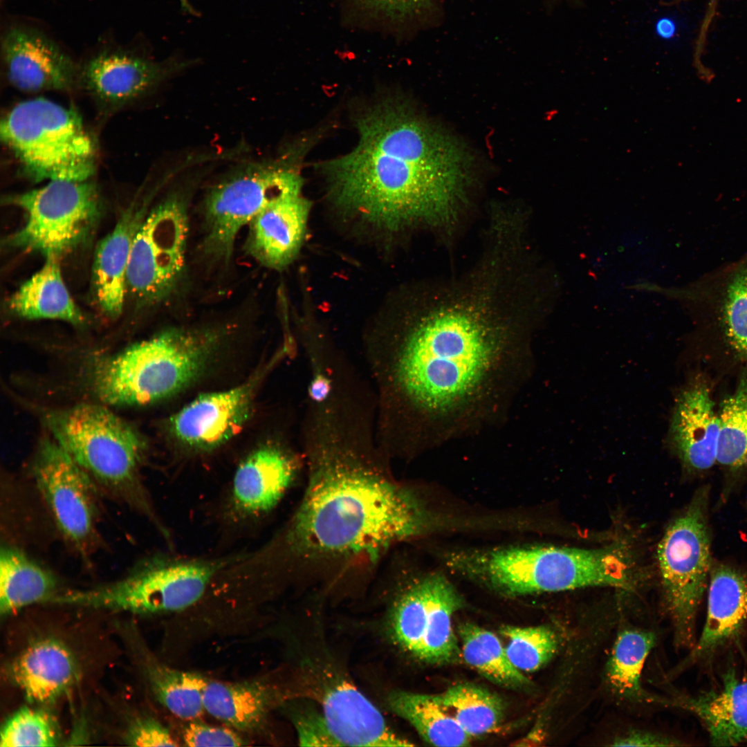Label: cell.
<instances>
[{"label": "cell", "mask_w": 747, "mask_h": 747, "mask_svg": "<svg viewBox=\"0 0 747 747\" xmlns=\"http://www.w3.org/2000/svg\"><path fill=\"white\" fill-rule=\"evenodd\" d=\"M59 735L47 712L28 707L19 709L5 723L1 732V747L55 746Z\"/></svg>", "instance_id": "obj_37"}, {"label": "cell", "mask_w": 747, "mask_h": 747, "mask_svg": "<svg viewBox=\"0 0 747 747\" xmlns=\"http://www.w3.org/2000/svg\"><path fill=\"white\" fill-rule=\"evenodd\" d=\"M10 675L28 700L46 703L71 688L77 681L78 667L64 643L44 638L30 645L14 660Z\"/></svg>", "instance_id": "obj_22"}, {"label": "cell", "mask_w": 747, "mask_h": 747, "mask_svg": "<svg viewBox=\"0 0 747 747\" xmlns=\"http://www.w3.org/2000/svg\"><path fill=\"white\" fill-rule=\"evenodd\" d=\"M720 431L719 413L708 389L690 387L679 397L670 426V441L684 463L705 470L717 461Z\"/></svg>", "instance_id": "obj_21"}, {"label": "cell", "mask_w": 747, "mask_h": 747, "mask_svg": "<svg viewBox=\"0 0 747 747\" xmlns=\"http://www.w3.org/2000/svg\"><path fill=\"white\" fill-rule=\"evenodd\" d=\"M212 329L171 328L100 360L90 378L95 396L111 405H143L196 380L218 349Z\"/></svg>", "instance_id": "obj_5"}, {"label": "cell", "mask_w": 747, "mask_h": 747, "mask_svg": "<svg viewBox=\"0 0 747 747\" xmlns=\"http://www.w3.org/2000/svg\"><path fill=\"white\" fill-rule=\"evenodd\" d=\"M676 702L701 720L712 746H735L747 739V680L730 672L719 690Z\"/></svg>", "instance_id": "obj_25"}, {"label": "cell", "mask_w": 747, "mask_h": 747, "mask_svg": "<svg viewBox=\"0 0 747 747\" xmlns=\"http://www.w3.org/2000/svg\"><path fill=\"white\" fill-rule=\"evenodd\" d=\"M294 451L266 444L250 452L235 470L229 506L239 519H255L268 514L280 501L298 470Z\"/></svg>", "instance_id": "obj_18"}, {"label": "cell", "mask_w": 747, "mask_h": 747, "mask_svg": "<svg viewBox=\"0 0 747 747\" xmlns=\"http://www.w3.org/2000/svg\"><path fill=\"white\" fill-rule=\"evenodd\" d=\"M132 210L98 243L94 257L92 284L97 303L107 316L115 318L123 309L132 241L145 216Z\"/></svg>", "instance_id": "obj_23"}, {"label": "cell", "mask_w": 747, "mask_h": 747, "mask_svg": "<svg viewBox=\"0 0 747 747\" xmlns=\"http://www.w3.org/2000/svg\"><path fill=\"white\" fill-rule=\"evenodd\" d=\"M322 718L335 746H409L378 709L357 688L340 682L322 701Z\"/></svg>", "instance_id": "obj_20"}, {"label": "cell", "mask_w": 747, "mask_h": 747, "mask_svg": "<svg viewBox=\"0 0 747 747\" xmlns=\"http://www.w3.org/2000/svg\"><path fill=\"white\" fill-rule=\"evenodd\" d=\"M490 293L477 288L446 297L403 333L369 344L383 445L419 444L433 423L465 415L493 389L513 332Z\"/></svg>", "instance_id": "obj_1"}, {"label": "cell", "mask_w": 747, "mask_h": 747, "mask_svg": "<svg viewBox=\"0 0 747 747\" xmlns=\"http://www.w3.org/2000/svg\"><path fill=\"white\" fill-rule=\"evenodd\" d=\"M656 641L654 633L625 629L617 636L606 665V678L611 689L630 701H654L641 685L645 661Z\"/></svg>", "instance_id": "obj_31"}, {"label": "cell", "mask_w": 747, "mask_h": 747, "mask_svg": "<svg viewBox=\"0 0 747 747\" xmlns=\"http://www.w3.org/2000/svg\"><path fill=\"white\" fill-rule=\"evenodd\" d=\"M46 423L55 441L96 485L152 515L138 473L145 443L134 427L96 404L55 410L47 414Z\"/></svg>", "instance_id": "obj_6"}, {"label": "cell", "mask_w": 747, "mask_h": 747, "mask_svg": "<svg viewBox=\"0 0 747 747\" xmlns=\"http://www.w3.org/2000/svg\"><path fill=\"white\" fill-rule=\"evenodd\" d=\"M57 581L49 570L16 547L5 545L0 551V612L8 616L34 603L50 601Z\"/></svg>", "instance_id": "obj_28"}, {"label": "cell", "mask_w": 747, "mask_h": 747, "mask_svg": "<svg viewBox=\"0 0 747 747\" xmlns=\"http://www.w3.org/2000/svg\"><path fill=\"white\" fill-rule=\"evenodd\" d=\"M228 560L154 557L124 578L59 593L53 603L137 614L178 611L198 602Z\"/></svg>", "instance_id": "obj_8"}, {"label": "cell", "mask_w": 747, "mask_h": 747, "mask_svg": "<svg viewBox=\"0 0 747 747\" xmlns=\"http://www.w3.org/2000/svg\"><path fill=\"white\" fill-rule=\"evenodd\" d=\"M450 563L513 596L598 586L629 589L633 582L629 561L615 548L511 547L454 555Z\"/></svg>", "instance_id": "obj_4"}, {"label": "cell", "mask_w": 747, "mask_h": 747, "mask_svg": "<svg viewBox=\"0 0 747 747\" xmlns=\"http://www.w3.org/2000/svg\"><path fill=\"white\" fill-rule=\"evenodd\" d=\"M303 444L308 483L285 537L295 555L374 559L427 530L418 499L379 465L385 455L374 436L317 434Z\"/></svg>", "instance_id": "obj_3"}, {"label": "cell", "mask_w": 747, "mask_h": 747, "mask_svg": "<svg viewBox=\"0 0 747 747\" xmlns=\"http://www.w3.org/2000/svg\"><path fill=\"white\" fill-rule=\"evenodd\" d=\"M677 26L675 21L671 19H662L656 25V30L660 36L669 39L676 33Z\"/></svg>", "instance_id": "obj_43"}, {"label": "cell", "mask_w": 747, "mask_h": 747, "mask_svg": "<svg viewBox=\"0 0 747 747\" xmlns=\"http://www.w3.org/2000/svg\"><path fill=\"white\" fill-rule=\"evenodd\" d=\"M458 632L464 661L482 676L508 688H522L530 684L523 672L511 663L495 634L471 622L459 625Z\"/></svg>", "instance_id": "obj_32"}, {"label": "cell", "mask_w": 747, "mask_h": 747, "mask_svg": "<svg viewBox=\"0 0 747 747\" xmlns=\"http://www.w3.org/2000/svg\"><path fill=\"white\" fill-rule=\"evenodd\" d=\"M424 578L427 610L418 658L436 664L453 663L459 658L461 650L452 629V619L454 612L461 607L462 598L442 574L432 573Z\"/></svg>", "instance_id": "obj_29"}, {"label": "cell", "mask_w": 747, "mask_h": 747, "mask_svg": "<svg viewBox=\"0 0 747 747\" xmlns=\"http://www.w3.org/2000/svg\"><path fill=\"white\" fill-rule=\"evenodd\" d=\"M706 495L699 493L687 510L672 522L658 547L664 600L675 642L693 643L697 611L710 566Z\"/></svg>", "instance_id": "obj_12"}, {"label": "cell", "mask_w": 747, "mask_h": 747, "mask_svg": "<svg viewBox=\"0 0 747 747\" xmlns=\"http://www.w3.org/2000/svg\"><path fill=\"white\" fill-rule=\"evenodd\" d=\"M501 633L508 640L505 649L510 661L522 672L542 667L558 649L559 638L547 626L506 625L502 627Z\"/></svg>", "instance_id": "obj_36"}, {"label": "cell", "mask_w": 747, "mask_h": 747, "mask_svg": "<svg viewBox=\"0 0 747 747\" xmlns=\"http://www.w3.org/2000/svg\"><path fill=\"white\" fill-rule=\"evenodd\" d=\"M57 259L46 257L42 267L11 295L8 304L14 314L28 320L83 322V314L65 285Z\"/></svg>", "instance_id": "obj_27"}, {"label": "cell", "mask_w": 747, "mask_h": 747, "mask_svg": "<svg viewBox=\"0 0 747 747\" xmlns=\"http://www.w3.org/2000/svg\"><path fill=\"white\" fill-rule=\"evenodd\" d=\"M365 10L391 20H403L420 15L432 0H356Z\"/></svg>", "instance_id": "obj_40"}, {"label": "cell", "mask_w": 747, "mask_h": 747, "mask_svg": "<svg viewBox=\"0 0 747 747\" xmlns=\"http://www.w3.org/2000/svg\"><path fill=\"white\" fill-rule=\"evenodd\" d=\"M8 82L28 93L68 91L78 86L79 66L53 39L36 28L12 25L1 37Z\"/></svg>", "instance_id": "obj_17"}, {"label": "cell", "mask_w": 747, "mask_h": 747, "mask_svg": "<svg viewBox=\"0 0 747 747\" xmlns=\"http://www.w3.org/2000/svg\"><path fill=\"white\" fill-rule=\"evenodd\" d=\"M0 136L33 181H88L95 171V144L82 118L48 99L14 106L1 119Z\"/></svg>", "instance_id": "obj_7"}, {"label": "cell", "mask_w": 747, "mask_h": 747, "mask_svg": "<svg viewBox=\"0 0 747 747\" xmlns=\"http://www.w3.org/2000/svg\"><path fill=\"white\" fill-rule=\"evenodd\" d=\"M300 746H335L320 714L305 713L295 719Z\"/></svg>", "instance_id": "obj_41"}, {"label": "cell", "mask_w": 747, "mask_h": 747, "mask_svg": "<svg viewBox=\"0 0 747 747\" xmlns=\"http://www.w3.org/2000/svg\"><path fill=\"white\" fill-rule=\"evenodd\" d=\"M205 711L230 727L255 731L265 723L275 702V692L261 681L225 682L207 679Z\"/></svg>", "instance_id": "obj_26"}, {"label": "cell", "mask_w": 747, "mask_h": 747, "mask_svg": "<svg viewBox=\"0 0 747 747\" xmlns=\"http://www.w3.org/2000/svg\"><path fill=\"white\" fill-rule=\"evenodd\" d=\"M311 205L302 192L282 196L267 205L247 226V254L270 269L287 267L304 240Z\"/></svg>", "instance_id": "obj_19"}, {"label": "cell", "mask_w": 747, "mask_h": 747, "mask_svg": "<svg viewBox=\"0 0 747 747\" xmlns=\"http://www.w3.org/2000/svg\"><path fill=\"white\" fill-rule=\"evenodd\" d=\"M690 315L747 358V253L709 271L680 291Z\"/></svg>", "instance_id": "obj_15"}, {"label": "cell", "mask_w": 747, "mask_h": 747, "mask_svg": "<svg viewBox=\"0 0 747 747\" xmlns=\"http://www.w3.org/2000/svg\"><path fill=\"white\" fill-rule=\"evenodd\" d=\"M356 128V147L320 166L339 206L390 230L453 221L474 177L458 139L398 100L371 107Z\"/></svg>", "instance_id": "obj_2"}, {"label": "cell", "mask_w": 747, "mask_h": 747, "mask_svg": "<svg viewBox=\"0 0 747 747\" xmlns=\"http://www.w3.org/2000/svg\"><path fill=\"white\" fill-rule=\"evenodd\" d=\"M720 431L717 461L730 468L747 465V377L725 399L719 412Z\"/></svg>", "instance_id": "obj_35"}, {"label": "cell", "mask_w": 747, "mask_h": 747, "mask_svg": "<svg viewBox=\"0 0 747 747\" xmlns=\"http://www.w3.org/2000/svg\"><path fill=\"white\" fill-rule=\"evenodd\" d=\"M190 63L178 57L155 61L138 51L104 47L80 65L78 86L101 111L111 113L144 97Z\"/></svg>", "instance_id": "obj_14"}, {"label": "cell", "mask_w": 747, "mask_h": 747, "mask_svg": "<svg viewBox=\"0 0 747 747\" xmlns=\"http://www.w3.org/2000/svg\"><path fill=\"white\" fill-rule=\"evenodd\" d=\"M126 741L133 746H179L167 727L150 717L136 720L127 731Z\"/></svg>", "instance_id": "obj_39"}, {"label": "cell", "mask_w": 747, "mask_h": 747, "mask_svg": "<svg viewBox=\"0 0 747 747\" xmlns=\"http://www.w3.org/2000/svg\"><path fill=\"white\" fill-rule=\"evenodd\" d=\"M681 744L667 737L646 731L629 732L612 741L614 746H673Z\"/></svg>", "instance_id": "obj_42"}, {"label": "cell", "mask_w": 747, "mask_h": 747, "mask_svg": "<svg viewBox=\"0 0 747 747\" xmlns=\"http://www.w3.org/2000/svg\"><path fill=\"white\" fill-rule=\"evenodd\" d=\"M436 696L472 738L493 732L504 719L502 699L480 685L459 683Z\"/></svg>", "instance_id": "obj_33"}, {"label": "cell", "mask_w": 747, "mask_h": 747, "mask_svg": "<svg viewBox=\"0 0 747 747\" xmlns=\"http://www.w3.org/2000/svg\"><path fill=\"white\" fill-rule=\"evenodd\" d=\"M747 620V576L730 567L712 570L706 619L689 661L713 650L735 636Z\"/></svg>", "instance_id": "obj_24"}, {"label": "cell", "mask_w": 747, "mask_h": 747, "mask_svg": "<svg viewBox=\"0 0 747 747\" xmlns=\"http://www.w3.org/2000/svg\"><path fill=\"white\" fill-rule=\"evenodd\" d=\"M299 149L277 160L241 166L209 190L202 243L208 257L228 263L239 234L262 210L282 196L302 192Z\"/></svg>", "instance_id": "obj_9"}, {"label": "cell", "mask_w": 747, "mask_h": 747, "mask_svg": "<svg viewBox=\"0 0 747 747\" xmlns=\"http://www.w3.org/2000/svg\"><path fill=\"white\" fill-rule=\"evenodd\" d=\"M146 671L156 699L174 716L192 721L205 712L203 694L206 678L156 661L147 663Z\"/></svg>", "instance_id": "obj_34"}, {"label": "cell", "mask_w": 747, "mask_h": 747, "mask_svg": "<svg viewBox=\"0 0 747 747\" xmlns=\"http://www.w3.org/2000/svg\"><path fill=\"white\" fill-rule=\"evenodd\" d=\"M33 478L57 528L82 554L97 539L96 483L55 441H43L36 453Z\"/></svg>", "instance_id": "obj_13"}, {"label": "cell", "mask_w": 747, "mask_h": 747, "mask_svg": "<svg viewBox=\"0 0 747 747\" xmlns=\"http://www.w3.org/2000/svg\"><path fill=\"white\" fill-rule=\"evenodd\" d=\"M7 201L26 216L23 226L8 238V245L46 257H59L82 243L101 212L98 188L89 180L50 181Z\"/></svg>", "instance_id": "obj_11"}, {"label": "cell", "mask_w": 747, "mask_h": 747, "mask_svg": "<svg viewBox=\"0 0 747 747\" xmlns=\"http://www.w3.org/2000/svg\"><path fill=\"white\" fill-rule=\"evenodd\" d=\"M190 192L175 188L140 221L132 241L127 288L142 304L170 299L182 284L189 236Z\"/></svg>", "instance_id": "obj_10"}, {"label": "cell", "mask_w": 747, "mask_h": 747, "mask_svg": "<svg viewBox=\"0 0 747 747\" xmlns=\"http://www.w3.org/2000/svg\"><path fill=\"white\" fill-rule=\"evenodd\" d=\"M387 702L395 714L408 721L425 741L433 746H465L472 739L436 695L394 691L388 696Z\"/></svg>", "instance_id": "obj_30"}, {"label": "cell", "mask_w": 747, "mask_h": 747, "mask_svg": "<svg viewBox=\"0 0 747 747\" xmlns=\"http://www.w3.org/2000/svg\"><path fill=\"white\" fill-rule=\"evenodd\" d=\"M266 367L231 389L199 396L169 421L172 436L182 445L198 452L210 451L227 442L247 421L255 393Z\"/></svg>", "instance_id": "obj_16"}, {"label": "cell", "mask_w": 747, "mask_h": 747, "mask_svg": "<svg viewBox=\"0 0 747 747\" xmlns=\"http://www.w3.org/2000/svg\"><path fill=\"white\" fill-rule=\"evenodd\" d=\"M231 727L190 721L183 730V741L188 746H241L246 740Z\"/></svg>", "instance_id": "obj_38"}]
</instances>
